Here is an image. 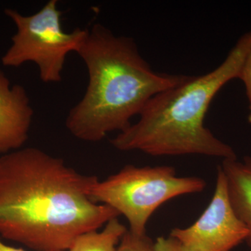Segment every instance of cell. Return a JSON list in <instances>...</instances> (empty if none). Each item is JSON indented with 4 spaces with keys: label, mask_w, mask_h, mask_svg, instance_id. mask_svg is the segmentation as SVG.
<instances>
[{
    "label": "cell",
    "mask_w": 251,
    "mask_h": 251,
    "mask_svg": "<svg viewBox=\"0 0 251 251\" xmlns=\"http://www.w3.org/2000/svg\"><path fill=\"white\" fill-rule=\"evenodd\" d=\"M94 175L36 148L0 157V235L36 251H69L120 214L91 198Z\"/></svg>",
    "instance_id": "obj_1"
},
{
    "label": "cell",
    "mask_w": 251,
    "mask_h": 251,
    "mask_svg": "<svg viewBox=\"0 0 251 251\" xmlns=\"http://www.w3.org/2000/svg\"><path fill=\"white\" fill-rule=\"evenodd\" d=\"M77 54L87 67L88 85L68 114L66 127L82 141L97 143L126 129L151 97L190 76L155 72L133 38L115 35L100 23L89 30Z\"/></svg>",
    "instance_id": "obj_2"
},
{
    "label": "cell",
    "mask_w": 251,
    "mask_h": 251,
    "mask_svg": "<svg viewBox=\"0 0 251 251\" xmlns=\"http://www.w3.org/2000/svg\"><path fill=\"white\" fill-rule=\"evenodd\" d=\"M251 46V31L239 38L219 67L191 76L156 94L140 112L139 120L111 140L116 150L139 151L153 156L202 155L237 158L227 144L204 126L209 105L227 82L239 79Z\"/></svg>",
    "instance_id": "obj_3"
},
{
    "label": "cell",
    "mask_w": 251,
    "mask_h": 251,
    "mask_svg": "<svg viewBox=\"0 0 251 251\" xmlns=\"http://www.w3.org/2000/svg\"><path fill=\"white\" fill-rule=\"evenodd\" d=\"M206 182L198 176H177L173 167L127 165L116 174L92 186L94 202L125 216L128 230L146 234L149 219L164 203L184 195L202 192Z\"/></svg>",
    "instance_id": "obj_4"
},
{
    "label": "cell",
    "mask_w": 251,
    "mask_h": 251,
    "mask_svg": "<svg viewBox=\"0 0 251 251\" xmlns=\"http://www.w3.org/2000/svg\"><path fill=\"white\" fill-rule=\"evenodd\" d=\"M57 0H50L41 10L31 16H23L13 9L4 14L12 21L16 32L11 45L1 61L6 67H19L26 62H34L39 76L45 83L62 80V73L68 54L78 52L89 30L76 28L72 32L64 31L62 11Z\"/></svg>",
    "instance_id": "obj_5"
},
{
    "label": "cell",
    "mask_w": 251,
    "mask_h": 251,
    "mask_svg": "<svg viewBox=\"0 0 251 251\" xmlns=\"http://www.w3.org/2000/svg\"><path fill=\"white\" fill-rule=\"evenodd\" d=\"M170 236L191 251H231L247 241L249 230L231 205L221 167L214 196L202 215L189 227L173 229Z\"/></svg>",
    "instance_id": "obj_6"
},
{
    "label": "cell",
    "mask_w": 251,
    "mask_h": 251,
    "mask_svg": "<svg viewBox=\"0 0 251 251\" xmlns=\"http://www.w3.org/2000/svg\"><path fill=\"white\" fill-rule=\"evenodd\" d=\"M33 116L27 91L22 85H11L0 70V153L22 148L28 139Z\"/></svg>",
    "instance_id": "obj_7"
},
{
    "label": "cell",
    "mask_w": 251,
    "mask_h": 251,
    "mask_svg": "<svg viewBox=\"0 0 251 251\" xmlns=\"http://www.w3.org/2000/svg\"><path fill=\"white\" fill-rule=\"evenodd\" d=\"M227 185L229 202L236 215L249 230L247 241L251 247V157L223 160L221 166Z\"/></svg>",
    "instance_id": "obj_8"
},
{
    "label": "cell",
    "mask_w": 251,
    "mask_h": 251,
    "mask_svg": "<svg viewBox=\"0 0 251 251\" xmlns=\"http://www.w3.org/2000/svg\"><path fill=\"white\" fill-rule=\"evenodd\" d=\"M100 232L92 230L80 234L68 251H117L128 229L117 218L109 221Z\"/></svg>",
    "instance_id": "obj_9"
},
{
    "label": "cell",
    "mask_w": 251,
    "mask_h": 251,
    "mask_svg": "<svg viewBox=\"0 0 251 251\" xmlns=\"http://www.w3.org/2000/svg\"><path fill=\"white\" fill-rule=\"evenodd\" d=\"M153 244L147 233L134 234L128 229L122 238L117 251H153Z\"/></svg>",
    "instance_id": "obj_10"
},
{
    "label": "cell",
    "mask_w": 251,
    "mask_h": 251,
    "mask_svg": "<svg viewBox=\"0 0 251 251\" xmlns=\"http://www.w3.org/2000/svg\"><path fill=\"white\" fill-rule=\"evenodd\" d=\"M153 251H191L177 239L171 237H158L153 244Z\"/></svg>",
    "instance_id": "obj_11"
},
{
    "label": "cell",
    "mask_w": 251,
    "mask_h": 251,
    "mask_svg": "<svg viewBox=\"0 0 251 251\" xmlns=\"http://www.w3.org/2000/svg\"><path fill=\"white\" fill-rule=\"evenodd\" d=\"M239 79H240L245 87L249 103H251V46L248 51L247 56L243 64L242 71Z\"/></svg>",
    "instance_id": "obj_12"
},
{
    "label": "cell",
    "mask_w": 251,
    "mask_h": 251,
    "mask_svg": "<svg viewBox=\"0 0 251 251\" xmlns=\"http://www.w3.org/2000/svg\"><path fill=\"white\" fill-rule=\"evenodd\" d=\"M0 251H26L22 249L9 247L0 241Z\"/></svg>",
    "instance_id": "obj_13"
},
{
    "label": "cell",
    "mask_w": 251,
    "mask_h": 251,
    "mask_svg": "<svg viewBox=\"0 0 251 251\" xmlns=\"http://www.w3.org/2000/svg\"><path fill=\"white\" fill-rule=\"evenodd\" d=\"M248 121L251 124V103H249V113L248 116Z\"/></svg>",
    "instance_id": "obj_14"
}]
</instances>
